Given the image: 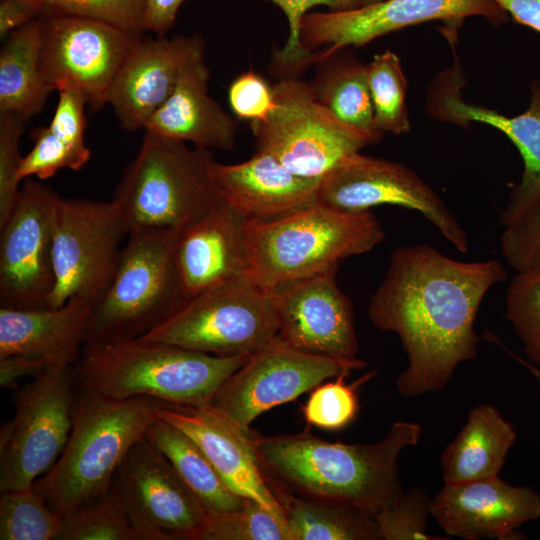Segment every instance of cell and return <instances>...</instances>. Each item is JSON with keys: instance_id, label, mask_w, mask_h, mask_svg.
<instances>
[{"instance_id": "cell-1", "label": "cell", "mask_w": 540, "mask_h": 540, "mask_svg": "<svg viewBox=\"0 0 540 540\" xmlns=\"http://www.w3.org/2000/svg\"><path fill=\"white\" fill-rule=\"evenodd\" d=\"M507 272L497 260L463 262L427 244L395 250L368 316L396 333L408 358L396 386L405 397L442 390L457 366L477 356L474 322L491 287Z\"/></svg>"}, {"instance_id": "cell-2", "label": "cell", "mask_w": 540, "mask_h": 540, "mask_svg": "<svg viewBox=\"0 0 540 540\" xmlns=\"http://www.w3.org/2000/svg\"><path fill=\"white\" fill-rule=\"evenodd\" d=\"M421 434L419 424L397 421L375 444L329 442L307 431L270 437L253 432L252 440L274 493L354 507L374 517L402 495L398 458Z\"/></svg>"}, {"instance_id": "cell-3", "label": "cell", "mask_w": 540, "mask_h": 540, "mask_svg": "<svg viewBox=\"0 0 540 540\" xmlns=\"http://www.w3.org/2000/svg\"><path fill=\"white\" fill-rule=\"evenodd\" d=\"M250 356H215L140 337L83 346L74 368L81 386L111 398L204 406Z\"/></svg>"}, {"instance_id": "cell-4", "label": "cell", "mask_w": 540, "mask_h": 540, "mask_svg": "<svg viewBox=\"0 0 540 540\" xmlns=\"http://www.w3.org/2000/svg\"><path fill=\"white\" fill-rule=\"evenodd\" d=\"M165 403L150 397L111 398L80 385L65 448L34 482V490L60 516L103 494Z\"/></svg>"}, {"instance_id": "cell-5", "label": "cell", "mask_w": 540, "mask_h": 540, "mask_svg": "<svg viewBox=\"0 0 540 540\" xmlns=\"http://www.w3.org/2000/svg\"><path fill=\"white\" fill-rule=\"evenodd\" d=\"M385 238L371 211L349 213L318 202L273 219H247L248 277L263 290L306 278Z\"/></svg>"}, {"instance_id": "cell-6", "label": "cell", "mask_w": 540, "mask_h": 540, "mask_svg": "<svg viewBox=\"0 0 540 540\" xmlns=\"http://www.w3.org/2000/svg\"><path fill=\"white\" fill-rule=\"evenodd\" d=\"M179 231L128 234L112 280L92 307L83 346L140 338L182 304L186 297L175 258Z\"/></svg>"}, {"instance_id": "cell-7", "label": "cell", "mask_w": 540, "mask_h": 540, "mask_svg": "<svg viewBox=\"0 0 540 540\" xmlns=\"http://www.w3.org/2000/svg\"><path fill=\"white\" fill-rule=\"evenodd\" d=\"M212 161L207 149L145 132L112 199L129 233L181 230L210 210L220 200Z\"/></svg>"}, {"instance_id": "cell-8", "label": "cell", "mask_w": 540, "mask_h": 540, "mask_svg": "<svg viewBox=\"0 0 540 540\" xmlns=\"http://www.w3.org/2000/svg\"><path fill=\"white\" fill-rule=\"evenodd\" d=\"M74 365L48 367L13 397L0 430V491L22 489L48 472L69 438L79 391Z\"/></svg>"}, {"instance_id": "cell-9", "label": "cell", "mask_w": 540, "mask_h": 540, "mask_svg": "<svg viewBox=\"0 0 540 540\" xmlns=\"http://www.w3.org/2000/svg\"><path fill=\"white\" fill-rule=\"evenodd\" d=\"M278 336L272 296L243 276L195 296L141 338L215 356L252 354Z\"/></svg>"}, {"instance_id": "cell-10", "label": "cell", "mask_w": 540, "mask_h": 540, "mask_svg": "<svg viewBox=\"0 0 540 540\" xmlns=\"http://www.w3.org/2000/svg\"><path fill=\"white\" fill-rule=\"evenodd\" d=\"M273 93L274 109L251 122V130L259 151L299 176L321 179L345 156L382 139L339 120L317 100L310 83L284 77Z\"/></svg>"}, {"instance_id": "cell-11", "label": "cell", "mask_w": 540, "mask_h": 540, "mask_svg": "<svg viewBox=\"0 0 540 540\" xmlns=\"http://www.w3.org/2000/svg\"><path fill=\"white\" fill-rule=\"evenodd\" d=\"M55 287L50 308L72 297L96 303L108 288L129 234L111 200L66 199L56 194L52 211Z\"/></svg>"}, {"instance_id": "cell-12", "label": "cell", "mask_w": 540, "mask_h": 540, "mask_svg": "<svg viewBox=\"0 0 540 540\" xmlns=\"http://www.w3.org/2000/svg\"><path fill=\"white\" fill-rule=\"evenodd\" d=\"M316 202L349 213L381 205L424 215L458 251L467 252L468 235L444 200L409 167L355 152L338 161L319 182Z\"/></svg>"}, {"instance_id": "cell-13", "label": "cell", "mask_w": 540, "mask_h": 540, "mask_svg": "<svg viewBox=\"0 0 540 540\" xmlns=\"http://www.w3.org/2000/svg\"><path fill=\"white\" fill-rule=\"evenodd\" d=\"M43 21L44 81L52 91L76 87L91 109H101L120 68L143 35L85 17L48 13Z\"/></svg>"}, {"instance_id": "cell-14", "label": "cell", "mask_w": 540, "mask_h": 540, "mask_svg": "<svg viewBox=\"0 0 540 540\" xmlns=\"http://www.w3.org/2000/svg\"><path fill=\"white\" fill-rule=\"evenodd\" d=\"M361 359H336L300 351L278 336L249 359L221 386L211 406L242 429L275 406L294 401L319 384L355 369Z\"/></svg>"}, {"instance_id": "cell-15", "label": "cell", "mask_w": 540, "mask_h": 540, "mask_svg": "<svg viewBox=\"0 0 540 540\" xmlns=\"http://www.w3.org/2000/svg\"><path fill=\"white\" fill-rule=\"evenodd\" d=\"M109 489L148 540H197L206 520L197 498L145 436L128 451Z\"/></svg>"}, {"instance_id": "cell-16", "label": "cell", "mask_w": 540, "mask_h": 540, "mask_svg": "<svg viewBox=\"0 0 540 540\" xmlns=\"http://www.w3.org/2000/svg\"><path fill=\"white\" fill-rule=\"evenodd\" d=\"M483 17L494 25L509 18L493 0H383L349 10L309 12L300 39L316 53L315 64L348 46L360 47L388 33L428 21L460 25L468 17Z\"/></svg>"}, {"instance_id": "cell-17", "label": "cell", "mask_w": 540, "mask_h": 540, "mask_svg": "<svg viewBox=\"0 0 540 540\" xmlns=\"http://www.w3.org/2000/svg\"><path fill=\"white\" fill-rule=\"evenodd\" d=\"M55 196L44 184L24 180L13 212L0 227V307L31 309L50 305L55 287Z\"/></svg>"}, {"instance_id": "cell-18", "label": "cell", "mask_w": 540, "mask_h": 540, "mask_svg": "<svg viewBox=\"0 0 540 540\" xmlns=\"http://www.w3.org/2000/svg\"><path fill=\"white\" fill-rule=\"evenodd\" d=\"M338 267L282 284L269 293L278 337L300 351L355 359L358 340L351 301L336 281Z\"/></svg>"}, {"instance_id": "cell-19", "label": "cell", "mask_w": 540, "mask_h": 540, "mask_svg": "<svg viewBox=\"0 0 540 540\" xmlns=\"http://www.w3.org/2000/svg\"><path fill=\"white\" fill-rule=\"evenodd\" d=\"M462 87L463 76L456 62L432 83L428 112L433 118L462 127L472 122L490 125L504 133L516 146L522 156L524 170L499 216L500 225L505 227L540 200V81L531 83L529 105L514 117L466 102L461 96Z\"/></svg>"}, {"instance_id": "cell-20", "label": "cell", "mask_w": 540, "mask_h": 540, "mask_svg": "<svg viewBox=\"0 0 540 540\" xmlns=\"http://www.w3.org/2000/svg\"><path fill=\"white\" fill-rule=\"evenodd\" d=\"M430 513L449 536L466 540L521 539L517 528L540 518V495L497 476L445 483Z\"/></svg>"}, {"instance_id": "cell-21", "label": "cell", "mask_w": 540, "mask_h": 540, "mask_svg": "<svg viewBox=\"0 0 540 540\" xmlns=\"http://www.w3.org/2000/svg\"><path fill=\"white\" fill-rule=\"evenodd\" d=\"M205 54L201 36L142 38L120 68L108 94L123 129H144L167 100L184 69Z\"/></svg>"}, {"instance_id": "cell-22", "label": "cell", "mask_w": 540, "mask_h": 540, "mask_svg": "<svg viewBox=\"0 0 540 540\" xmlns=\"http://www.w3.org/2000/svg\"><path fill=\"white\" fill-rule=\"evenodd\" d=\"M159 418L190 436L234 493L285 518L283 507L258 464L251 429L240 428L211 405L165 403Z\"/></svg>"}, {"instance_id": "cell-23", "label": "cell", "mask_w": 540, "mask_h": 540, "mask_svg": "<svg viewBox=\"0 0 540 540\" xmlns=\"http://www.w3.org/2000/svg\"><path fill=\"white\" fill-rule=\"evenodd\" d=\"M247 218L220 199L179 231L176 265L186 298L248 276Z\"/></svg>"}, {"instance_id": "cell-24", "label": "cell", "mask_w": 540, "mask_h": 540, "mask_svg": "<svg viewBox=\"0 0 540 540\" xmlns=\"http://www.w3.org/2000/svg\"><path fill=\"white\" fill-rule=\"evenodd\" d=\"M211 175L220 199L245 218L256 220L280 217L316 202L320 182L293 173L259 150L237 164L213 159Z\"/></svg>"}, {"instance_id": "cell-25", "label": "cell", "mask_w": 540, "mask_h": 540, "mask_svg": "<svg viewBox=\"0 0 540 540\" xmlns=\"http://www.w3.org/2000/svg\"><path fill=\"white\" fill-rule=\"evenodd\" d=\"M93 303L72 297L57 308L0 307V358L22 355L49 366L80 357Z\"/></svg>"}, {"instance_id": "cell-26", "label": "cell", "mask_w": 540, "mask_h": 540, "mask_svg": "<svg viewBox=\"0 0 540 540\" xmlns=\"http://www.w3.org/2000/svg\"><path fill=\"white\" fill-rule=\"evenodd\" d=\"M205 54L182 72L167 100L149 118L145 132L203 149H233L237 123L208 94Z\"/></svg>"}, {"instance_id": "cell-27", "label": "cell", "mask_w": 540, "mask_h": 540, "mask_svg": "<svg viewBox=\"0 0 540 540\" xmlns=\"http://www.w3.org/2000/svg\"><path fill=\"white\" fill-rule=\"evenodd\" d=\"M516 431L490 404L474 407L441 457L445 483L497 476L516 441Z\"/></svg>"}, {"instance_id": "cell-28", "label": "cell", "mask_w": 540, "mask_h": 540, "mask_svg": "<svg viewBox=\"0 0 540 540\" xmlns=\"http://www.w3.org/2000/svg\"><path fill=\"white\" fill-rule=\"evenodd\" d=\"M43 16L10 33L0 50V114L29 119L52 91L41 73Z\"/></svg>"}, {"instance_id": "cell-29", "label": "cell", "mask_w": 540, "mask_h": 540, "mask_svg": "<svg viewBox=\"0 0 540 540\" xmlns=\"http://www.w3.org/2000/svg\"><path fill=\"white\" fill-rule=\"evenodd\" d=\"M145 438L170 461L206 515L233 511L243 505L245 498L226 485L202 449L182 430L158 417L148 427Z\"/></svg>"}, {"instance_id": "cell-30", "label": "cell", "mask_w": 540, "mask_h": 540, "mask_svg": "<svg viewBox=\"0 0 540 540\" xmlns=\"http://www.w3.org/2000/svg\"><path fill=\"white\" fill-rule=\"evenodd\" d=\"M318 64L322 66L310 83L317 100L345 124L382 137L374 125L366 65L337 53Z\"/></svg>"}, {"instance_id": "cell-31", "label": "cell", "mask_w": 540, "mask_h": 540, "mask_svg": "<svg viewBox=\"0 0 540 540\" xmlns=\"http://www.w3.org/2000/svg\"><path fill=\"white\" fill-rule=\"evenodd\" d=\"M283 507L291 540H379L374 517L348 506L322 503L284 492Z\"/></svg>"}, {"instance_id": "cell-32", "label": "cell", "mask_w": 540, "mask_h": 540, "mask_svg": "<svg viewBox=\"0 0 540 540\" xmlns=\"http://www.w3.org/2000/svg\"><path fill=\"white\" fill-rule=\"evenodd\" d=\"M366 69L376 130L382 134L408 133L411 126L405 99L407 81L400 59L386 50L376 54Z\"/></svg>"}, {"instance_id": "cell-33", "label": "cell", "mask_w": 540, "mask_h": 540, "mask_svg": "<svg viewBox=\"0 0 540 540\" xmlns=\"http://www.w3.org/2000/svg\"><path fill=\"white\" fill-rule=\"evenodd\" d=\"M61 518L58 540H148L130 524L110 489Z\"/></svg>"}, {"instance_id": "cell-34", "label": "cell", "mask_w": 540, "mask_h": 540, "mask_svg": "<svg viewBox=\"0 0 540 540\" xmlns=\"http://www.w3.org/2000/svg\"><path fill=\"white\" fill-rule=\"evenodd\" d=\"M62 518L33 486L1 492V540H58Z\"/></svg>"}, {"instance_id": "cell-35", "label": "cell", "mask_w": 540, "mask_h": 540, "mask_svg": "<svg viewBox=\"0 0 540 540\" xmlns=\"http://www.w3.org/2000/svg\"><path fill=\"white\" fill-rule=\"evenodd\" d=\"M197 540H291L286 519L245 498L233 511L207 515Z\"/></svg>"}, {"instance_id": "cell-36", "label": "cell", "mask_w": 540, "mask_h": 540, "mask_svg": "<svg viewBox=\"0 0 540 540\" xmlns=\"http://www.w3.org/2000/svg\"><path fill=\"white\" fill-rule=\"evenodd\" d=\"M370 372L352 384L345 383L346 374L333 381L319 384L302 406V414L308 426L337 431L349 425L357 416L359 401L357 389L374 377Z\"/></svg>"}, {"instance_id": "cell-37", "label": "cell", "mask_w": 540, "mask_h": 540, "mask_svg": "<svg viewBox=\"0 0 540 540\" xmlns=\"http://www.w3.org/2000/svg\"><path fill=\"white\" fill-rule=\"evenodd\" d=\"M505 315L530 363L540 365V273L517 274L512 279Z\"/></svg>"}, {"instance_id": "cell-38", "label": "cell", "mask_w": 540, "mask_h": 540, "mask_svg": "<svg viewBox=\"0 0 540 540\" xmlns=\"http://www.w3.org/2000/svg\"><path fill=\"white\" fill-rule=\"evenodd\" d=\"M277 5L285 14L288 25V38L280 49L274 53V69L285 77H292L296 72L314 64L316 53L309 51L301 42L300 27L303 18L313 7L327 6L340 11L361 6L358 0H266ZM284 78V77H283Z\"/></svg>"}, {"instance_id": "cell-39", "label": "cell", "mask_w": 540, "mask_h": 540, "mask_svg": "<svg viewBox=\"0 0 540 540\" xmlns=\"http://www.w3.org/2000/svg\"><path fill=\"white\" fill-rule=\"evenodd\" d=\"M431 499L419 487H412L374 516L383 540H442L448 537L426 532Z\"/></svg>"}, {"instance_id": "cell-40", "label": "cell", "mask_w": 540, "mask_h": 540, "mask_svg": "<svg viewBox=\"0 0 540 540\" xmlns=\"http://www.w3.org/2000/svg\"><path fill=\"white\" fill-rule=\"evenodd\" d=\"M44 1L45 14L55 13L95 19L142 35L146 31L143 0Z\"/></svg>"}, {"instance_id": "cell-41", "label": "cell", "mask_w": 540, "mask_h": 540, "mask_svg": "<svg viewBox=\"0 0 540 540\" xmlns=\"http://www.w3.org/2000/svg\"><path fill=\"white\" fill-rule=\"evenodd\" d=\"M27 119L0 114V227L13 212L21 192L19 168L21 136Z\"/></svg>"}, {"instance_id": "cell-42", "label": "cell", "mask_w": 540, "mask_h": 540, "mask_svg": "<svg viewBox=\"0 0 540 540\" xmlns=\"http://www.w3.org/2000/svg\"><path fill=\"white\" fill-rule=\"evenodd\" d=\"M501 250L517 274L540 273V200L503 227Z\"/></svg>"}, {"instance_id": "cell-43", "label": "cell", "mask_w": 540, "mask_h": 540, "mask_svg": "<svg viewBox=\"0 0 540 540\" xmlns=\"http://www.w3.org/2000/svg\"><path fill=\"white\" fill-rule=\"evenodd\" d=\"M33 147L22 157L19 178L24 181L32 176L45 180L59 170H80L82 162L48 126L37 128L32 133Z\"/></svg>"}, {"instance_id": "cell-44", "label": "cell", "mask_w": 540, "mask_h": 540, "mask_svg": "<svg viewBox=\"0 0 540 540\" xmlns=\"http://www.w3.org/2000/svg\"><path fill=\"white\" fill-rule=\"evenodd\" d=\"M57 91L58 102L48 127L85 166L91 156L85 141L86 99L81 91L73 86H64Z\"/></svg>"}, {"instance_id": "cell-45", "label": "cell", "mask_w": 540, "mask_h": 540, "mask_svg": "<svg viewBox=\"0 0 540 540\" xmlns=\"http://www.w3.org/2000/svg\"><path fill=\"white\" fill-rule=\"evenodd\" d=\"M228 102L234 115L243 120L262 121L275 106L273 86L253 69L238 75L228 88Z\"/></svg>"}, {"instance_id": "cell-46", "label": "cell", "mask_w": 540, "mask_h": 540, "mask_svg": "<svg viewBox=\"0 0 540 540\" xmlns=\"http://www.w3.org/2000/svg\"><path fill=\"white\" fill-rule=\"evenodd\" d=\"M50 367L43 360L22 355L0 358V385L5 389L17 387L18 380L38 376Z\"/></svg>"}, {"instance_id": "cell-47", "label": "cell", "mask_w": 540, "mask_h": 540, "mask_svg": "<svg viewBox=\"0 0 540 540\" xmlns=\"http://www.w3.org/2000/svg\"><path fill=\"white\" fill-rule=\"evenodd\" d=\"M146 30L165 36L173 27L178 11L186 0H143Z\"/></svg>"}, {"instance_id": "cell-48", "label": "cell", "mask_w": 540, "mask_h": 540, "mask_svg": "<svg viewBox=\"0 0 540 540\" xmlns=\"http://www.w3.org/2000/svg\"><path fill=\"white\" fill-rule=\"evenodd\" d=\"M45 11L25 0L0 1V36L6 38L16 29L43 16Z\"/></svg>"}, {"instance_id": "cell-49", "label": "cell", "mask_w": 540, "mask_h": 540, "mask_svg": "<svg viewBox=\"0 0 540 540\" xmlns=\"http://www.w3.org/2000/svg\"><path fill=\"white\" fill-rule=\"evenodd\" d=\"M517 24L540 33V0H493Z\"/></svg>"}, {"instance_id": "cell-50", "label": "cell", "mask_w": 540, "mask_h": 540, "mask_svg": "<svg viewBox=\"0 0 540 540\" xmlns=\"http://www.w3.org/2000/svg\"><path fill=\"white\" fill-rule=\"evenodd\" d=\"M507 350V349H506ZM507 352L512 355L516 360H518L523 366H525L531 374L537 379L539 386H540V369L537 368L534 364L527 362L526 360H523L521 358H518L513 353L507 350Z\"/></svg>"}, {"instance_id": "cell-51", "label": "cell", "mask_w": 540, "mask_h": 540, "mask_svg": "<svg viewBox=\"0 0 540 540\" xmlns=\"http://www.w3.org/2000/svg\"><path fill=\"white\" fill-rule=\"evenodd\" d=\"M25 1L33 4L36 7H39L41 9H43L45 11V13H46L45 1L44 0H25Z\"/></svg>"}, {"instance_id": "cell-52", "label": "cell", "mask_w": 540, "mask_h": 540, "mask_svg": "<svg viewBox=\"0 0 540 540\" xmlns=\"http://www.w3.org/2000/svg\"><path fill=\"white\" fill-rule=\"evenodd\" d=\"M362 5L369 4V3H375L383 0H358Z\"/></svg>"}]
</instances>
